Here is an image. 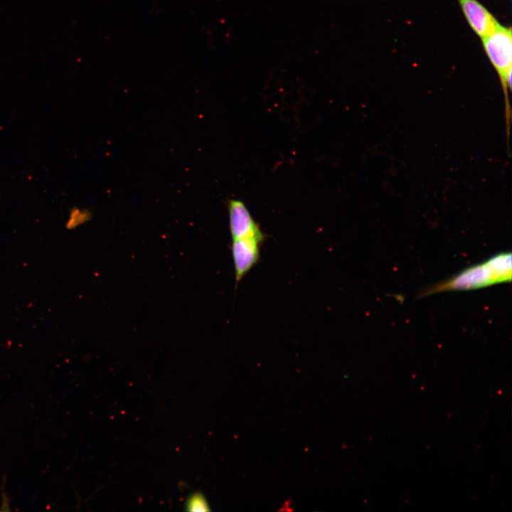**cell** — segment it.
Wrapping results in <instances>:
<instances>
[{
    "label": "cell",
    "mask_w": 512,
    "mask_h": 512,
    "mask_svg": "<svg viewBox=\"0 0 512 512\" xmlns=\"http://www.w3.org/2000/svg\"><path fill=\"white\" fill-rule=\"evenodd\" d=\"M481 40L484 50L501 81L505 100L506 132L508 138L511 122L508 92L511 88L512 70L511 29L499 24L494 31Z\"/></svg>",
    "instance_id": "obj_1"
},
{
    "label": "cell",
    "mask_w": 512,
    "mask_h": 512,
    "mask_svg": "<svg viewBox=\"0 0 512 512\" xmlns=\"http://www.w3.org/2000/svg\"><path fill=\"white\" fill-rule=\"evenodd\" d=\"M498 281L488 261L470 267L454 277L434 285L422 295L443 291H464L482 288L498 284Z\"/></svg>",
    "instance_id": "obj_2"
},
{
    "label": "cell",
    "mask_w": 512,
    "mask_h": 512,
    "mask_svg": "<svg viewBox=\"0 0 512 512\" xmlns=\"http://www.w3.org/2000/svg\"><path fill=\"white\" fill-rule=\"evenodd\" d=\"M264 240L257 238L233 240L232 256L236 283L256 265L260 259V247Z\"/></svg>",
    "instance_id": "obj_3"
},
{
    "label": "cell",
    "mask_w": 512,
    "mask_h": 512,
    "mask_svg": "<svg viewBox=\"0 0 512 512\" xmlns=\"http://www.w3.org/2000/svg\"><path fill=\"white\" fill-rule=\"evenodd\" d=\"M230 231L233 240L243 238H257L262 240L265 235L262 232L245 204L239 200H230L228 203Z\"/></svg>",
    "instance_id": "obj_4"
},
{
    "label": "cell",
    "mask_w": 512,
    "mask_h": 512,
    "mask_svg": "<svg viewBox=\"0 0 512 512\" xmlns=\"http://www.w3.org/2000/svg\"><path fill=\"white\" fill-rule=\"evenodd\" d=\"M472 30L482 39L500 24L496 18L477 0H458Z\"/></svg>",
    "instance_id": "obj_5"
},
{
    "label": "cell",
    "mask_w": 512,
    "mask_h": 512,
    "mask_svg": "<svg viewBox=\"0 0 512 512\" xmlns=\"http://www.w3.org/2000/svg\"><path fill=\"white\" fill-rule=\"evenodd\" d=\"M487 261L499 283L508 282L511 279V252H502L496 255Z\"/></svg>",
    "instance_id": "obj_6"
},
{
    "label": "cell",
    "mask_w": 512,
    "mask_h": 512,
    "mask_svg": "<svg viewBox=\"0 0 512 512\" xmlns=\"http://www.w3.org/2000/svg\"><path fill=\"white\" fill-rule=\"evenodd\" d=\"M186 508L191 511H207L210 510L205 496L199 492L194 493L188 497L186 503Z\"/></svg>",
    "instance_id": "obj_7"
}]
</instances>
